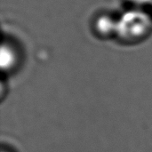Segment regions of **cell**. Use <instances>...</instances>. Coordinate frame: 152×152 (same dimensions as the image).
<instances>
[{
  "instance_id": "6da1fadb",
  "label": "cell",
  "mask_w": 152,
  "mask_h": 152,
  "mask_svg": "<svg viewBox=\"0 0 152 152\" xmlns=\"http://www.w3.org/2000/svg\"><path fill=\"white\" fill-rule=\"evenodd\" d=\"M151 28V17L146 12L138 8L129 9L117 19L116 35L125 41H136L146 37Z\"/></svg>"
},
{
  "instance_id": "7a4b0ae2",
  "label": "cell",
  "mask_w": 152,
  "mask_h": 152,
  "mask_svg": "<svg viewBox=\"0 0 152 152\" xmlns=\"http://www.w3.org/2000/svg\"><path fill=\"white\" fill-rule=\"evenodd\" d=\"M18 61V54L12 45L10 43H3L0 53V66L2 70L9 71L12 69Z\"/></svg>"
},
{
  "instance_id": "3957f363",
  "label": "cell",
  "mask_w": 152,
  "mask_h": 152,
  "mask_svg": "<svg viewBox=\"0 0 152 152\" xmlns=\"http://www.w3.org/2000/svg\"><path fill=\"white\" fill-rule=\"evenodd\" d=\"M95 28L102 36H111L117 33V19L108 14H102L96 19Z\"/></svg>"
},
{
  "instance_id": "277c9868",
  "label": "cell",
  "mask_w": 152,
  "mask_h": 152,
  "mask_svg": "<svg viewBox=\"0 0 152 152\" xmlns=\"http://www.w3.org/2000/svg\"><path fill=\"white\" fill-rule=\"evenodd\" d=\"M129 1L137 6H145V5L152 4V0H129Z\"/></svg>"
}]
</instances>
